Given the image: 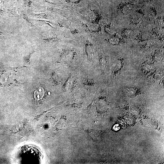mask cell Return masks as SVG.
Instances as JSON below:
<instances>
[{"mask_svg":"<svg viewBox=\"0 0 164 164\" xmlns=\"http://www.w3.org/2000/svg\"><path fill=\"white\" fill-rule=\"evenodd\" d=\"M34 96L35 99L36 100L41 99L43 96V93L42 92V89H38L36 90L34 93Z\"/></svg>","mask_w":164,"mask_h":164,"instance_id":"obj_1","label":"cell"},{"mask_svg":"<svg viewBox=\"0 0 164 164\" xmlns=\"http://www.w3.org/2000/svg\"><path fill=\"white\" fill-rule=\"evenodd\" d=\"M126 92L130 95H135L137 92L138 91V89L134 88H127L125 89Z\"/></svg>","mask_w":164,"mask_h":164,"instance_id":"obj_2","label":"cell"}]
</instances>
